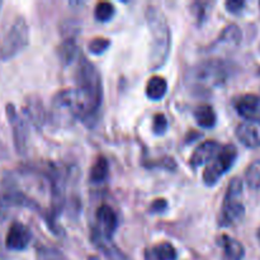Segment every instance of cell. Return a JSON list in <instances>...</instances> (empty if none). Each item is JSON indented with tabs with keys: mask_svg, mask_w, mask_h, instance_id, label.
Segmentation results:
<instances>
[{
	"mask_svg": "<svg viewBox=\"0 0 260 260\" xmlns=\"http://www.w3.org/2000/svg\"><path fill=\"white\" fill-rule=\"evenodd\" d=\"M75 88L83 96L86 107L85 121L98 113L103 99V86L99 71L84 55L79 56L75 70Z\"/></svg>",
	"mask_w": 260,
	"mask_h": 260,
	"instance_id": "cell-1",
	"label": "cell"
},
{
	"mask_svg": "<svg viewBox=\"0 0 260 260\" xmlns=\"http://www.w3.org/2000/svg\"><path fill=\"white\" fill-rule=\"evenodd\" d=\"M147 25L151 35L150 65L152 69L161 68L168 60L172 46V33L167 18L157 8L150 7L146 12Z\"/></svg>",
	"mask_w": 260,
	"mask_h": 260,
	"instance_id": "cell-2",
	"label": "cell"
},
{
	"mask_svg": "<svg viewBox=\"0 0 260 260\" xmlns=\"http://www.w3.org/2000/svg\"><path fill=\"white\" fill-rule=\"evenodd\" d=\"M85 102L76 88L61 90L53 96L50 119L56 126H69L76 119H85Z\"/></svg>",
	"mask_w": 260,
	"mask_h": 260,
	"instance_id": "cell-3",
	"label": "cell"
},
{
	"mask_svg": "<svg viewBox=\"0 0 260 260\" xmlns=\"http://www.w3.org/2000/svg\"><path fill=\"white\" fill-rule=\"evenodd\" d=\"M228 66L220 60H208L193 66L187 74L189 88L200 93H208L220 88L228 80Z\"/></svg>",
	"mask_w": 260,
	"mask_h": 260,
	"instance_id": "cell-4",
	"label": "cell"
},
{
	"mask_svg": "<svg viewBox=\"0 0 260 260\" xmlns=\"http://www.w3.org/2000/svg\"><path fill=\"white\" fill-rule=\"evenodd\" d=\"M29 42V28L22 15L12 20L0 38V60L7 61L24 50Z\"/></svg>",
	"mask_w": 260,
	"mask_h": 260,
	"instance_id": "cell-5",
	"label": "cell"
},
{
	"mask_svg": "<svg viewBox=\"0 0 260 260\" xmlns=\"http://www.w3.org/2000/svg\"><path fill=\"white\" fill-rule=\"evenodd\" d=\"M245 207L243 203V180L240 178H234L229 184L223 198L222 207L218 216V225L231 226L244 217Z\"/></svg>",
	"mask_w": 260,
	"mask_h": 260,
	"instance_id": "cell-6",
	"label": "cell"
},
{
	"mask_svg": "<svg viewBox=\"0 0 260 260\" xmlns=\"http://www.w3.org/2000/svg\"><path fill=\"white\" fill-rule=\"evenodd\" d=\"M238 157V150L234 145H225L220 150L215 159L211 160L207 164V167L203 170V182L208 187L217 184L218 180L221 179L222 175H225L229 170L233 168Z\"/></svg>",
	"mask_w": 260,
	"mask_h": 260,
	"instance_id": "cell-7",
	"label": "cell"
},
{
	"mask_svg": "<svg viewBox=\"0 0 260 260\" xmlns=\"http://www.w3.org/2000/svg\"><path fill=\"white\" fill-rule=\"evenodd\" d=\"M7 111L8 121H9L10 128H12L13 141H14V147L18 154L23 155L27 151V142H28V128L24 119L19 116L15 107L12 103H8L5 107Z\"/></svg>",
	"mask_w": 260,
	"mask_h": 260,
	"instance_id": "cell-8",
	"label": "cell"
},
{
	"mask_svg": "<svg viewBox=\"0 0 260 260\" xmlns=\"http://www.w3.org/2000/svg\"><path fill=\"white\" fill-rule=\"evenodd\" d=\"M30 239H32V234H30L29 229L24 223L15 221L10 225L9 230H8L7 238H5V246L9 250H24L29 245Z\"/></svg>",
	"mask_w": 260,
	"mask_h": 260,
	"instance_id": "cell-9",
	"label": "cell"
},
{
	"mask_svg": "<svg viewBox=\"0 0 260 260\" xmlns=\"http://www.w3.org/2000/svg\"><path fill=\"white\" fill-rule=\"evenodd\" d=\"M236 137L249 149L260 147V121L246 119L236 127Z\"/></svg>",
	"mask_w": 260,
	"mask_h": 260,
	"instance_id": "cell-10",
	"label": "cell"
},
{
	"mask_svg": "<svg viewBox=\"0 0 260 260\" xmlns=\"http://www.w3.org/2000/svg\"><path fill=\"white\" fill-rule=\"evenodd\" d=\"M91 241L108 260H129L128 256L112 241V239H107L95 228L91 231Z\"/></svg>",
	"mask_w": 260,
	"mask_h": 260,
	"instance_id": "cell-11",
	"label": "cell"
},
{
	"mask_svg": "<svg viewBox=\"0 0 260 260\" xmlns=\"http://www.w3.org/2000/svg\"><path fill=\"white\" fill-rule=\"evenodd\" d=\"M95 218L98 223V228H95L96 230L107 239H112V235L118 228V217L113 208L107 205H102L96 210Z\"/></svg>",
	"mask_w": 260,
	"mask_h": 260,
	"instance_id": "cell-12",
	"label": "cell"
},
{
	"mask_svg": "<svg viewBox=\"0 0 260 260\" xmlns=\"http://www.w3.org/2000/svg\"><path fill=\"white\" fill-rule=\"evenodd\" d=\"M235 109L239 116L245 119L260 121V96L255 94H244L235 101Z\"/></svg>",
	"mask_w": 260,
	"mask_h": 260,
	"instance_id": "cell-13",
	"label": "cell"
},
{
	"mask_svg": "<svg viewBox=\"0 0 260 260\" xmlns=\"http://www.w3.org/2000/svg\"><path fill=\"white\" fill-rule=\"evenodd\" d=\"M221 149H222V146L213 140L202 142L200 146L196 147L194 152L190 157V165L193 168H200L202 165L208 164L211 160L215 159V156L220 152Z\"/></svg>",
	"mask_w": 260,
	"mask_h": 260,
	"instance_id": "cell-14",
	"label": "cell"
},
{
	"mask_svg": "<svg viewBox=\"0 0 260 260\" xmlns=\"http://www.w3.org/2000/svg\"><path fill=\"white\" fill-rule=\"evenodd\" d=\"M24 112L27 114L28 119L32 122V124L37 128L42 127L46 122V111L43 108L42 101L35 95L28 96L25 101Z\"/></svg>",
	"mask_w": 260,
	"mask_h": 260,
	"instance_id": "cell-15",
	"label": "cell"
},
{
	"mask_svg": "<svg viewBox=\"0 0 260 260\" xmlns=\"http://www.w3.org/2000/svg\"><path fill=\"white\" fill-rule=\"evenodd\" d=\"M218 243L223 249V260H243L245 249L240 241L229 235H222L218 238Z\"/></svg>",
	"mask_w": 260,
	"mask_h": 260,
	"instance_id": "cell-16",
	"label": "cell"
},
{
	"mask_svg": "<svg viewBox=\"0 0 260 260\" xmlns=\"http://www.w3.org/2000/svg\"><path fill=\"white\" fill-rule=\"evenodd\" d=\"M194 118L197 123L203 128H212L217 121L215 109L210 104H200L194 109Z\"/></svg>",
	"mask_w": 260,
	"mask_h": 260,
	"instance_id": "cell-17",
	"label": "cell"
},
{
	"mask_svg": "<svg viewBox=\"0 0 260 260\" xmlns=\"http://www.w3.org/2000/svg\"><path fill=\"white\" fill-rule=\"evenodd\" d=\"M168 91V83L161 76H152L146 85V95L151 101H160Z\"/></svg>",
	"mask_w": 260,
	"mask_h": 260,
	"instance_id": "cell-18",
	"label": "cell"
},
{
	"mask_svg": "<svg viewBox=\"0 0 260 260\" xmlns=\"http://www.w3.org/2000/svg\"><path fill=\"white\" fill-rule=\"evenodd\" d=\"M240 40H241L240 28L235 24H231V25H228V27L222 30L220 38L217 40V45L230 46V47H234V46H238L239 43H240Z\"/></svg>",
	"mask_w": 260,
	"mask_h": 260,
	"instance_id": "cell-19",
	"label": "cell"
},
{
	"mask_svg": "<svg viewBox=\"0 0 260 260\" xmlns=\"http://www.w3.org/2000/svg\"><path fill=\"white\" fill-rule=\"evenodd\" d=\"M109 174L108 160L104 156H98L90 169V180L93 183H102L107 179Z\"/></svg>",
	"mask_w": 260,
	"mask_h": 260,
	"instance_id": "cell-20",
	"label": "cell"
},
{
	"mask_svg": "<svg viewBox=\"0 0 260 260\" xmlns=\"http://www.w3.org/2000/svg\"><path fill=\"white\" fill-rule=\"evenodd\" d=\"M150 251L156 260H175L178 256L175 248L169 243L157 244Z\"/></svg>",
	"mask_w": 260,
	"mask_h": 260,
	"instance_id": "cell-21",
	"label": "cell"
},
{
	"mask_svg": "<svg viewBox=\"0 0 260 260\" xmlns=\"http://www.w3.org/2000/svg\"><path fill=\"white\" fill-rule=\"evenodd\" d=\"M245 180L249 188L260 189V160L251 162L245 170Z\"/></svg>",
	"mask_w": 260,
	"mask_h": 260,
	"instance_id": "cell-22",
	"label": "cell"
},
{
	"mask_svg": "<svg viewBox=\"0 0 260 260\" xmlns=\"http://www.w3.org/2000/svg\"><path fill=\"white\" fill-rule=\"evenodd\" d=\"M79 51L74 40H66L60 48V57L63 62L69 63L79 57Z\"/></svg>",
	"mask_w": 260,
	"mask_h": 260,
	"instance_id": "cell-23",
	"label": "cell"
},
{
	"mask_svg": "<svg viewBox=\"0 0 260 260\" xmlns=\"http://www.w3.org/2000/svg\"><path fill=\"white\" fill-rule=\"evenodd\" d=\"M114 12H116V9H114V7L111 3L102 2L96 4L95 10H94V17L99 22H107V20H109L113 17Z\"/></svg>",
	"mask_w": 260,
	"mask_h": 260,
	"instance_id": "cell-24",
	"label": "cell"
},
{
	"mask_svg": "<svg viewBox=\"0 0 260 260\" xmlns=\"http://www.w3.org/2000/svg\"><path fill=\"white\" fill-rule=\"evenodd\" d=\"M37 260H66V258L57 249L42 245L37 249Z\"/></svg>",
	"mask_w": 260,
	"mask_h": 260,
	"instance_id": "cell-25",
	"label": "cell"
},
{
	"mask_svg": "<svg viewBox=\"0 0 260 260\" xmlns=\"http://www.w3.org/2000/svg\"><path fill=\"white\" fill-rule=\"evenodd\" d=\"M109 46H111V41L107 40V38H94L88 45V48L93 55H101Z\"/></svg>",
	"mask_w": 260,
	"mask_h": 260,
	"instance_id": "cell-26",
	"label": "cell"
},
{
	"mask_svg": "<svg viewBox=\"0 0 260 260\" xmlns=\"http://www.w3.org/2000/svg\"><path fill=\"white\" fill-rule=\"evenodd\" d=\"M168 129V119L164 114L157 113L154 116V122H152V131L155 135H162Z\"/></svg>",
	"mask_w": 260,
	"mask_h": 260,
	"instance_id": "cell-27",
	"label": "cell"
},
{
	"mask_svg": "<svg viewBox=\"0 0 260 260\" xmlns=\"http://www.w3.org/2000/svg\"><path fill=\"white\" fill-rule=\"evenodd\" d=\"M225 5H226V9H228L229 12L236 14V13H239L241 9H243L245 3L241 2V0H229V2H226Z\"/></svg>",
	"mask_w": 260,
	"mask_h": 260,
	"instance_id": "cell-28",
	"label": "cell"
},
{
	"mask_svg": "<svg viewBox=\"0 0 260 260\" xmlns=\"http://www.w3.org/2000/svg\"><path fill=\"white\" fill-rule=\"evenodd\" d=\"M168 202L165 200H156L151 203V208L150 210L152 212H162V211L167 210Z\"/></svg>",
	"mask_w": 260,
	"mask_h": 260,
	"instance_id": "cell-29",
	"label": "cell"
},
{
	"mask_svg": "<svg viewBox=\"0 0 260 260\" xmlns=\"http://www.w3.org/2000/svg\"><path fill=\"white\" fill-rule=\"evenodd\" d=\"M145 258H146V260H156L154 256H152L151 251L150 250H146V255H145Z\"/></svg>",
	"mask_w": 260,
	"mask_h": 260,
	"instance_id": "cell-30",
	"label": "cell"
},
{
	"mask_svg": "<svg viewBox=\"0 0 260 260\" xmlns=\"http://www.w3.org/2000/svg\"><path fill=\"white\" fill-rule=\"evenodd\" d=\"M88 260H99L98 256H89Z\"/></svg>",
	"mask_w": 260,
	"mask_h": 260,
	"instance_id": "cell-31",
	"label": "cell"
},
{
	"mask_svg": "<svg viewBox=\"0 0 260 260\" xmlns=\"http://www.w3.org/2000/svg\"><path fill=\"white\" fill-rule=\"evenodd\" d=\"M258 240H259V243H260V228H259V230H258Z\"/></svg>",
	"mask_w": 260,
	"mask_h": 260,
	"instance_id": "cell-32",
	"label": "cell"
},
{
	"mask_svg": "<svg viewBox=\"0 0 260 260\" xmlns=\"http://www.w3.org/2000/svg\"><path fill=\"white\" fill-rule=\"evenodd\" d=\"M0 7H2V2H0Z\"/></svg>",
	"mask_w": 260,
	"mask_h": 260,
	"instance_id": "cell-33",
	"label": "cell"
}]
</instances>
